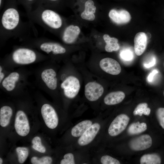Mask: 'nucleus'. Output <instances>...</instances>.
<instances>
[{
	"mask_svg": "<svg viewBox=\"0 0 164 164\" xmlns=\"http://www.w3.org/2000/svg\"><path fill=\"white\" fill-rule=\"evenodd\" d=\"M46 57L30 48L20 47L15 48L1 63L13 70L18 66L28 65L44 59Z\"/></svg>",
	"mask_w": 164,
	"mask_h": 164,
	"instance_id": "nucleus-1",
	"label": "nucleus"
},
{
	"mask_svg": "<svg viewBox=\"0 0 164 164\" xmlns=\"http://www.w3.org/2000/svg\"><path fill=\"white\" fill-rule=\"evenodd\" d=\"M28 72L19 69L10 72L0 84L1 88L10 93L20 92L23 91L28 84Z\"/></svg>",
	"mask_w": 164,
	"mask_h": 164,
	"instance_id": "nucleus-2",
	"label": "nucleus"
},
{
	"mask_svg": "<svg viewBox=\"0 0 164 164\" xmlns=\"http://www.w3.org/2000/svg\"><path fill=\"white\" fill-rule=\"evenodd\" d=\"M37 83L43 90L48 92L55 91L57 89L58 79L57 73L48 62L37 71Z\"/></svg>",
	"mask_w": 164,
	"mask_h": 164,
	"instance_id": "nucleus-3",
	"label": "nucleus"
},
{
	"mask_svg": "<svg viewBox=\"0 0 164 164\" xmlns=\"http://www.w3.org/2000/svg\"><path fill=\"white\" fill-rule=\"evenodd\" d=\"M30 14L32 19L47 29H57L62 26V19L60 15L48 8L39 7Z\"/></svg>",
	"mask_w": 164,
	"mask_h": 164,
	"instance_id": "nucleus-4",
	"label": "nucleus"
},
{
	"mask_svg": "<svg viewBox=\"0 0 164 164\" xmlns=\"http://www.w3.org/2000/svg\"><path fill=\"white\" fill-rule=\"evenodd\" d=\"M19 12L15 7L9 6L4 11L2 15V29L7 32H11L18 28L20 22Z\"/></svg>",
	"mask_w": 164,
	"mask_h": 164,
	"instance_id": "nucleus-5",
	"label": "nucleus"
},
{
	"mask_svg": "<svg viewBox=\"0 0 164 164\" xmlns=\"http://www.w3.org/2000/svg\"><path fill=\"white\" fill-rule=\"evenodd\" d=\"M60 87L65 97L72 99L77 95L80 85V81L77 77L73 76H69L62 80Z\"/></svg>",
	"mask_w": 164,
	"mask_h": 164,
	"instance_id": "nucleus-6",
	"label": "nucleus"
},
{
	"mask_svg": "<svg viewBox=\"0 0 164 164\" xmlns=\"http://www.w3.org/2000/svg\"><path fill=\"white\" fill-rule=\"evenodd\" d=\"M40 111L47 127L51 129L56 128L58 125L59 119L54 108L50 104L45 103L42 105Z\"/></svg>",
	"mask_w": 164,
	"mask_h": 164,
	"instance_id": "nucleus-7",
	"label": "nucleus"
},
{
	"mask_svg": "<svg viewBox=\"0 0 164 164\" xmlns=\"http://www.w3.org/2000/svg\"><path fill=\"white\" fill-rule=\"evenodd\" d=\"M34 46L39 50L49 55H56L65 53L66 49L59 44L48 40L37 41Z\"/></svg>",
	"mask_w": 164,
	"mask_h": 164,
	"instance_id": "nucleus-8",
	"label": "nucleus"
},
{
	"mask_svg": "<svg viewBox=\"0 0 164 164\" xmlns=\"http://www.w3.org/2000/svg\"><path fill=\"white\" fill-rule=\"evenodd\" d=\"M14 127L16 132L19 136H25L29 132L30 127L27 117L22 110H18L16 113Z\"/></svg>",
	"mask_w": 164,
	"mask_h": 164,
	"instance_id": "nucleus-9",
	"label": "nucleus"
},
{
	"mask_svg": "<svg viewBox=\"0 0 164 164\" xmlns=\"http://www.w3.org/2000/svg\"><path fill=\"white\" fill-rule=\"evenodd\" d=\"M130 120L128 116L125 114L118 115L112 121L108 129L109 134L111 136H117L126 128Z\"/></svg>",
	"mask_w": 164,
	"mask_h": 164,
	"instance_id": "nucleus-10",
	"label": "nucleus"
},
{
	"mask_svg": "<svg viewBox=\"0 0 164 164\" xmlns=\"http://www.w3.org/2000/svg\"><path fill=\"white\" fill-rule=\"evenodd\" d=\"M104 92L103 86L95 82H89L85 86V95L86 98L91 101L97 100L102 95Z\"/></svg>",
	"mask_w": 164,
	"mask_h": 164,
	"instance_id": "nucleus-11",
	"label": "nucleus"
},
{
	"mask_svg": "<svg viewBox=\"0 0 164 164\" xmlns=\"http://www.w3.org/2000/svg\"><path fill=\"white\" fill-rule=\"evenodd\" d=\"M152 143L151 136L143 135L132 139L129 143L131 149L134 151H142L150 148Z\"/></svg>",
	"mask_w": 164,
	"mask_h": 164,
	"instance_id": "nucleus-12",
	"label": "nucleus"
},
{
	"mask_svg": "<svg viewBox=\"0 0 164 164\" xmlns=\"http://www.w3.org/2000/svg\"><path fill=\"white\" fill-rule=\"evenodd\" d=\"M99 66L102 70L110 74L117 75L121 71V68L118 62L110 58L101 59L100 62Z\"/></svg>",
	"mask_w": 164,
	"mask_h": 164,
	"instance_id": "nucleus-13",
	"label": "nucleus"
},
{
	"mask_svg": "<svg viewBox=\"0 0 164 164\" xmlns=\"http://www.w3.org/2000/svg\"><path fill=\"white\" fill-rule=\"evenodd\" d=\"M100 127L98 123L92 124L80 137L78 140V144L80 146H83L90 143L98 132Z\"/></svg>",
	"mask_w": 164,
	"mask_h": 164,
	"instance_id": "nucleus-14",
	"label": "nucleus"
},
{
	"mask_svg": "<svg viewBox=\"0 0 164 164\" xmlns=\"http://www.w3.org/2000/svg\"><path fill=\"white\" fill-rule=\"evenodd\" d=\"M109 16L114 22L118 25L126 24L129 22L131 18L129 13L123 9H112L109 12Z\"/></svg>",
	"mask_w": 164,
	"mask_h": 164,
	"instance_id": "nucleus-15",
	"label": "nucleus"
},
{
	"mask_svg": "<svg viewBox=\"0 0 164 164\" xmlns=\"http://www.w3.org/2000/svg\"><path fill=\"white\" fill-rule=\"evenodd\" d=\"M80 32L79 27L77 26L71 25L65 29L62 36L63 41L67 44L74 43L77 39Z\"/></svg>",
	"mask_w": 164,
	"mask_h": 164,
	"instance_id": "nucleus-16",
	"label": "nucleus"
},
{
	"mask_svg": "<svg viewBox=\"0 0 164 164\" xmlns=\"http://www.w3.org/2000/svg\"><path fill=\"white\" fill-rule=\"evenodd\" d=\"M134 49L136 54L141 55L144 52L147 44V37L145 33L140 32L137 33L134 39Z\"/></svg>",
	"mask_w": 164,
	"mask_h": 164,
	"instance_id": "nucleus-17",
	"label": "nucleus"
},
{
	"mask_svg": "<svg viewBox=\"0 0 164 164\" xmlns=\"http://www.w3.org/2000/svg\"><path fill=\"white\" fill-rule=\"evenodd\" d=\"M125 94L122 91L112 92L107 94L104 100V103L106 105H111L118 104L124 99Z\"/></svg>",
	"mask_w": 164,
	"mask_h": 164,
	"instance_id": "nucleus-18",
	"label": "nucleus"
},
{
	"mask_svg": "<svg viewBox=\"0 0 164 164\" xmlns=\"http://www.w3.org/2000/svg\"><path fill=\"white\" fill-rule=\"evenodd\" d=\"M12 108L8 105L2 106L0 109V125L3 127L9 124L13 114Z\"/></svg>",
	"mask_w": 164,
	"mask_h": 164,
	"instance_id": "nucleus-19",
	"label": "nucleus"
},
{
	"mask_svg": "<svg viewBox=\"0 0 164 164\" xmlns=\"http://www.w3.org/2000/svg\"><path fill=\"white\" fill-rule=\"evenodd\" d=\"M96 8L92 0H88L85 4V9L81 13V17L83 19L88 21H93L95 18L94 13Z\"/></svg>",
	"mask_w": 164,
	"mask_h": 164,
	"instance_id": "nucleus-20",
	"label": "nucleus"
},
{
	"mask_svg": "<svg viewBox=\"0 0 164 164\" xmlns=\"http://www.w3.org/2000/svg\"><path fill=\"white\" fill-rule=\"evenodd\" d=\"M92 124V121L90 120L81 121L72 128L71 131L72 135L75 137H80Z\"/></svg>",
	"mask_w": 164,
	"mask_h": 164,
	"instance_id": "nucleus-21",
	"label": "nucleus"
},
{
	"mask_svg": "<svg viewBox=\"0 0 164 164\" xmlns=\"http://www.w3.org/2000/svg\"><path fill=\"white\" fill-rule=\"evenodd\" d=\"M106 45L105 50L107 52H111L118 50L120 46L118 43V39L115 37H111L108 34H104L103 36Z\"/></svg>",
	"mask_w": 164,
	"mask_h": 164,
	"instance_id": "nucleus-22",
	"label": "nucleus"
},
{
	"mask_svg": "<svg viewBox=\"0 0 164 164\" xmlns=\"http://www.w3.org/2000/svg\"><path fill=\"white\" fill-rule=\"evenodd\" d=\"M147 128V126L145 123H140L138 121L131 124L128 129L127 132L130 135H138L144 132Z\"/></svg>",
	"mask_w": 164,
	"mask_h": 164,
	"instance_id": "nucleus-23",
	"label": "nucleus"
},
{
	"mask_svg": "<svg viewBox=\"0 0 164 164\" xmlns=\"http://www.w3.org/2000/svg\"><path fill=\"white\" fill-rule=\"evenodd\" d=\"M161 163L160 156L155 153L143 155L140 159L141 164H159Z\"/></svg>",
	"mask_w": 164,
	"mask_h": 164,
	"instance_id": "nucleus-24",
	"label": "nucleus"
},
{
	"mask_svg": "<svg viewBox=\"0 0 164 164\" xmlns=\"http://www.w3.org/2000/svg\"><path fill=\"white\" fill-rule=\"evenodd\" d=\"M148 105L146 103L139 104L134 110L133 113L134 115L142 116L143 114L146 115H149L151 112L150 108L148 107Z\"/></svg>",
	"mask_w": 164,
	"mask_h": 164,
	"instance_id": "nucleus-25",
	"label": "nucleus"
},
{
	"mask_svg": "<svg viewBox=\"0 0 164 164\" xmlns=\"http://www.w3.org/2000/svg\"><path fill=\"white\" fill-rule=\"evenodd\" d=\"M16 151L19 162L21 164L23 163L28 156V149L26 147H18L16 148Z\"/></svg>",
	"mask_w": 164,
	"mask_h": 164,
	"instance_id": "nucleus-26",
	"label": "nucleus"
},
{
	"mask_svg": "<svg viewBox=\"0 0 164 164\" xmlns=\"http://www.w3.org/2000/svg\"><path fill=\"white\" fill-rule=\"evenodd\" d=\"M32 147L35 150L42 153L46 152V148L43 145L41 138L39 137H34L32 140Z\"/></svg>",
	"mask_w": 164,
	"mask_h": 164,
	"instance_id": "nucleus-27",
	"label": "nucleus"
},
{
	"mask_svg": "<svg viewBox=\"0 0 164 164\" xmlns=\"http://www.w3.org/2000/svg\"><path fill=\"white\" fill-rule=\"evenodd\" d=\"M52 161V158L49 156H44L40 158L33 156L31 159V162L33 164H50Z\"/></svg>",
	"mask_w": 164,
	"mask_h": 164,
	"instance_id": "nucleus-28",
	"label": "nucleus"
},
{
	"mask_svg": "<svg viewBox=\"0 0 164 164\" xmlns=\"http://www.w3.org/2000/svg\"><path fill=\"white\" fill-rule=\"evenodd\" d=\"M100 161L102 164H120V162L116 159L109 155L103 156L101 158Z\"/></svg>",
	"mask_w": 164,
	"mask_h": 164,
	"instance_id": "nucleus-29",
	"label": "nucleus"
},
{
	"mask_svg": "<svg viewBox=\"0 0 164 164\" xmlns=\"http://www.w3.org/2000/svg\"><path fill=\"white\" fill-rule=\"evenodd\" d=\"M61 164H74L75 162L74 156L71 153H68L65 154L60 162Z\"/></svg>",
	"mask_w": 164,
	"mask_h": 164,
	"instance_id": "nucleus-30",
	"label": "nucleus"
},
{
	"mask_svg": "<svg viewBox=\"0 0 164 164\" xmlns=\"http://www.w3.org/2000/svg\"><path fill=\"white\" fill-rule=\"evenodd\" d=\"M156 114L160 125L164 129V108H159L156 110Z\"/></svg>",
	"mask_w": 164,
	"mask_h": 164,
	"instance_id": "nucleus-31",
	"label": "nucleus"
},
{
	"mask_svg": "<svg viewBox=\"0 0 164 164\" xmlns=\"http://www.w3.org/2000/svg\"><path fill=\"white\" fill-rule=\"evenodd\" d=\"M121 58L125 61H130L132 60L133 57L132 52L130 50L125 49L122 50L120 53Z\"/></svg>",
	"mask_w": 164,
	"mask_h": 164,
	"instance_id": "nucleus-32",
	"label": "nucleus"
},
{
	"mask_svg": "<svg viewBox=\"0 0 164 164\" xmlns=\"http://www.w3.org/2000/svg\"><path fill=\"white\" fill-rule=\"evenodd\" d=\"M12 70L5 67L1 63L0 65V83H1L5 77Z\"/></svg>",
	"mask_w": 164,
	"mask_h": 164,
	"instance_id": "nucleus-33",
	"label": "nucleus"
},
{
	"mask_svg": "<svg viewBox=\"0 0 164 164\" xmlns=\"http://www.w3.org/2000/svg\"><path fill=\"white\" fill-rule=\"evenodd\" d=\"M156 62V58L155 56H153L151 58L150 61H149L148 63H144L143 65L146 68H149L154 66Z\"/></svg>",
	"mask_w": 164,
	"mask_h": 164,
	"instance_id": "nucleus-34",
	"label": "nucleus"
},
{
	"mask_svg": "<svg viewBox=\"0 0 164 164\" xmlns=\"http://www.w3.org/2000/svg\"><path fill=\"white\" fill-rule=\"evenodd\" d=\"M158 71L156 70H154L152 71L150 73L149 75L147 77L148 81L149 82H152L153 79L155 75L158 73Z\"/></svg>",
	"mask_w": 164,
	"mask_h": 164,
	"instance_id": "nucleus-35",
	"label": "nucleus"
},
{
	"mask_svg": "<svg viewBox=\"0 0 164 164\" xmlns=\"http://www.w3.org/2000/svg\"><path fill=\"white\" fill-rule=\"evenodd\" d=\"M24 2L26 5H30L35 1V0H23Z\"/></svg>",
	"mask_w": 164,
	"mask_h": 164,
	"instance_id": "nucleus-36",
	"label": "nucleus"
},
{
	"mask_svg": "<svg viewBox=\"0 0 164 164\" xmlns=\"http://www.w3.org/2000/svg\"><path fill=\"white\" fill-rule=\"evenodd\" d=\"M2 162H3L2 159L1 158H0V164H2Z\"/></svg>",
	"mask_w": 164,
	"mask_h": 164,
	"instance_id": "nucleus-37",
	"label": "nucleus"
},
{
	"mask_svg": "<svg viewBox=\"0 0 164 164\" xmlns=\"http://www.w3.org/2000/svg\"><path fill=\"white\" fill-rule=\"evenodd\" d=\"M56 0H45V1H46L47 2H48V1H56Z\"/></svg>",
	"mask_w": 164,
	"mask_h": 164,
	"instance_id": "nucleus-38",
	"label": "nucleus"
},
{
	"mask_svg": "<svg viewBox=\"0 0 164 164\" xmlns=\"http://www.w3.org/2000/svg\"><path fill=\"white\" fill-rule=\"evenodd\" d=\"M2 0H0V6H1L2 4Z\"/></svg>",
	"mask_w": 164,
	"mask_h": 164,
	"instance_id": "nucleus-39",
	"label": "nucleus"
},
{
	"mask_svg": "<svg viewBox=\"0 0 164 164\" xmlns=\"http://www.w3.org/2000/svg\"><path fill=\"white\" fill-rule=\"evenodd\" d=\"M163 95H164V92H163Z\"/></svg>",
	"mask_w": 164,
	"mask_h": 164,
	"instance_id": "nucleus-40",
	"label": "nucleus"
},
{
	"mask_svg": "<svg viewBox=\"0 0 164 164\" xmlns=\"http://www.w3.org/2000/svg\"></svg>",
	"mask_w": 164,
	"mask_h": 164,
	"instance_id": "nucleus-41",
	"label": "nucleus"
}]
</instances>
